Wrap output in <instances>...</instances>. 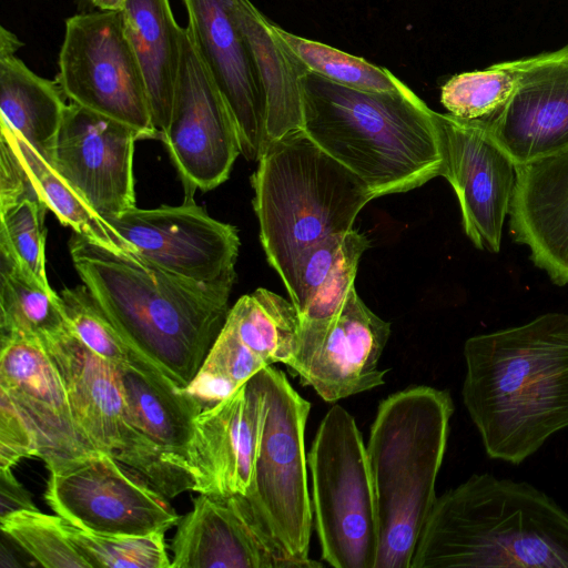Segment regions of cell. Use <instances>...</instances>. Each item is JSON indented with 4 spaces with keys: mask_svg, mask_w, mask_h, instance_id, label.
Segmentation results:
<instances>
[{
    "mask_svg": "<svg viewBox=\"0 0 568 568\" xmlns=\"http://www.w3.org/2000/svg\"><path fill=\"white\" fill-rule=\"evenodd\" d=\"M464 357L463 402L490 458L520 464L568 427V314L469 337Z\"/></svg>",
    "mask_w": 568,
    "mask_h": 568,
    "instance_id": "cell-1",
    "label": "cell"
},
{
    "mask_svg": "<svg viewBox=\"0 0 568 568\" xmlns=\"http://www.w3.org/2000/svg\"><path fill=\"white\" fill-rule=\"evenodd\" d=\"M69 251L83 284L128 345L184 388L224 325L235 281L184 278L78 233Z\"/></svg>",
    "mask_w": 568,
    "mask_h": 568,
    "instance_id": "cell-2",
    "label": "cell"
},
{
    "mask_svg": "<svg viewBox=\"0 0 568 568\" xmlns=\"http://www.w3.org/2000/svg\"><path fill=\"white\" fill-rule=\"evenodd\" d=\"M303 130L374 197L414 190L445 173L437 112L405 83L371 92L308 72Z\"/></svg>",
    "mask_w": 568,
    "mask_h": 568,
    "instance_id": "cell-3",
    "label": "cell"
},
{
    "mask_svg": "<svg viewBox=\"0 0 568 568\" xmlns=\"http://www.w3.org/2000/svg\"><path fill=\"white\" fill-rule=\"evenodd\" d=\"M568 568V514L526 481L475 474L436 498L410 568Z\"/></svg>",
    "mask_w": 568,
    "mask_h": 568,
    "instance_id": "cell-4",
    "label": "cell"
},
{
    "mask_svg": "<svg viewBox=\"0 0 568 568\" xmlns=\"http://www.w3.org/2000/svg\"><path fill=\"white\" fill-rule=\"evenodd\" d=\"M454 404L448 392L414 386L383 399L366 445L378 526L375 568H410L436 501Z\"/></svg>",
    "mask_w": 568,
    "mask_h": 568,
    "instance_id": "cell-5",
    "label": "cell"
},
{
    "mask_svg": "<svg viewBox=\"0 0 568 568\" xmlns=\"http://www.w3.org/2000/svg\"><path fill=\"white\" fill-rule=\"evenodd\" d=\"M257 164L251 182L260 240L290 294L300 255L326 237L353 230L358 213L375 197L304 130L268 142Z\"/></svg>",
    "mask_w": 568,
    "mask_h": 568,
    "instance_id": "cell-6",
    "label": "cell"
},
{
    "mask_svg": "<svg viewBox=\"0 0 568 568\" xmlns=\"http://www.w3.org/2000/svg\"><path fill=\"white\" fill-rule=\"evenodd\" d=\"M307 465L322 559L335 568H375L378 526L366 445L344 407L334 405L321 420Z\"/></svg>",
    "mask_w": 568,
    "mask_h": 568,
    "instance_id": "cell-7",
    "label": "cell"
},
{
    "mask_svg": "<svg viewBox=\"0 0 568 568\" xmlns=\"http://www.w3.org/2000/svg\"><path fill=\"white\" fill-rule=\"evenodd\" d=\"M256 375L263 392L264 416L246 497L287 556L304 568L321 567L322 564L308 558L313 511L304 435L311 404L272 365Z\"/></svg>",
    "mask_w": 568,
    "mask_h": 568,
    "instance_id": "cell-8",
    "label": "cell"
},
{
    "mask_svg": "<svg viewBox=\"0 0 568 568\" xmlns=\"http://www.w3.org/2000/svg\"><path fill=\"white\" fill-rule=\"evenodd\" d=\"M57 81L72 103L159 139L146 85L121 11L98 10L65 20Z\"/></svg>",
    "mask_w": 568,
    "mask_h": 568,
    "instance_id": "cell-9",
    "label": "cell"
},
{
    "mask_svg": "<svg viewBox=\"0 0 568 568\" xmlns=\"http://www.w3.org/2000/svg\"><path fill=\"white\" fill-rule=\"evenodd\" d=\"M44 499L72 525L95 534L142 536L165 532L181 516L140 474L103 452L44 463Z\"/></svg>",
    "mask_w": 568,
    "mask_h": 568,
    "instance_id": "cell-10",
    "label": "cell"
},
{
    "mask_svg": "<svg viewBox=\"0 0 568 568\" xmlns=\"http://www.w3.org/2000/svg\"><path fill=\"white\" fill-rule=\"evenodd\" d=\"M165 144L184 187V199L225 182L241 153L234 116L186 28Z\"/></svg>",
    "mask_w": 568,
    "mask_h": 568,
    "instance_id": "cell-11",
    "label": "cell"
},
{
    "mask_svg": "<svg viewBox=\"0 0 568 568\" xmlns=\"http://www.w3.org/2000/svg\"><path fill=\"white\" fill-rule=\"evenodd\" d=\"M144 261L200 283L235 281L240 237L194 200L103 217Z\"/></svg>",
    "mask_w": 568,
    "mask_h": 568,
    "instance_id": "cell-12",
    "label": "cell"
},
{
    "mask_svg": "<svg viewBox=\"0 0 568 568\" xmlns=\"http://www.w3.org/2000/svg\"><path fill=\"white\" fill-rule=\"evenodd\" d=\"M390 324L372 312L351 290L329 322L302 324L291 368L304 386L327 403L371 390L385 383L379 359Z\"/></svg>",
    "mask_w": 568,
    "mask_h": 568,
    "instance_id": "cell-13",
    "label": "cell"
},
{
    "mask_svg": "<svg viewBox=\"0 0 568 568\" xmlns=\"http://www.w3.org/2000/svg\"><path fill=\"white\" fill-rule=\"evenodd\" d=\"M445 156L467 237L478 250L499 253L515 192L517 165L481 121L437 113Z\"/></svg>",
    "mask_w": 568,
    "mask_h": 568,
    "instance_id": "cell-14",
    "label": "cell"
},
{
    "mask_svg": "<svg viewBox=\"0 0 568 568\" xmlns=\"http://www.w3.org/2000/svg\"><path fill=\"white\" fill-rule=\"evenodd\" d=\"M139 140L133 128L71 102L52 165L99 215L118 214L135 207L133 155Z\"/></svg>",
    "mask_w": 568,
    "mask_h": 568,
    "instance_id": "cell-15",
    "label": "cell"
},
{
    "mask_svg": "<svg viewBox=\"0 0 568 568\" xmlns=\"http://www.w3.org/2000/svg\"><path fill=\"white\" fill-rule=\"evenodd\" d=\"M263 416L257 375L197 414L185 454L193 491L209 496L250 494Z\"/></svg>",
    "mask_w": 568,
    "mask_h": 568,
    "instance_id": "cell-16",
    "label": "cell"
},
{
    "mask_svg": "<svg viewBox=\"0 0 568 568\" xmlns=\"http://www.w3.org/2000/svg\"><path fill=\"white\" fill-rule=\"evenodd\" d=\"M170 548L173 568H304L278 547L243 495L200 494Z\"/></svg>",
    "mask_w": 568,
    "mask_h": 568,
    "instance_id": "cell-17",
    "label": "cell"
},
{
    "mask_svg": "<svg viewBox=\"0 0 568 568\" xmlns=\"http://www.w3.org/2000/svg\"><path fill=\"white\" fill-rule=\"evenodd\" d=\"M189 34L234 116L241 154L257 161L265 141L264 100L239 24L237 0H181Z\"/></svg>",
    "mask_w": 568,
    "mask_h": 568,
    "instance_id": "cell-18",
    "label": "cell"
},
{
    "mask_svg": "<svg viewBox=\"0 0 568 568\" xmlns=\"http://www.w3.org/2000/svg\"><path fill=\"white\" fill-rule=\"evenodd\" d=\"M0 390L31 427L44 463L99 452L78 425L61 375L39 341L1 338Z\"/></svg>",
    "mask_w": 568,
    "mask_h": 568,
    "instance_id": "cell-19",
    "label": "cell"
},
{
    "mask_svg": "<svg viewBox=\"0 0 568 568\" xmlns=\"http://www.w3.org/2000/svg\"><path fill=\"white\" fill-rule=\"evenodd\" d=\"M55 364L74 418L89 442L128 465L141 443L130 424L119 369L90 349L70 324L39 341Z\"/></svg>",
    "mask_w": 568,
    "mask_h": 568,
    "instance_id": "cell-20",
    "label": "cell"
},
{
    "mask_svg": "<svg viewBox=\"0 0 568 568\" xmlns=\"http://www.w3.org/2000/svg\"><path fill=\"white\" fill-rule=\"evenodd\" d=\"M516 165L568 148V45L521 59L517 88L484 122Z\"/></svg>",
    "mask_w": 568,
    "mask_h": 568,
    "instance_id": "cell-21",
    "label": "cell"
},
{
    "mask_svg": "<svg viewBox=\"0 0 568 568\" xmlns=\"http://www.w3.org/2000/svg\"><path fill=\"white\" fill-rule=\"evenodd\" d=\"M131 426L146 450L144 478L161 490H173L193 481L185 464L193 422L204 409L166 375L135 367H116Z\"/></svg>",
    "mask_w": 568,
    "mask_h": 568,
    "instance_id": "cell-22",
    "label": "cell"
},
{
    "mask_svg": "<svg viewBox=\"0 0 568 568\" xmlns=\"http://www.w3.org/2000/svg\"><path fill=\"white\" fill-rule=\"evenodd\" d=\"M508 215L513 240L535 266L568 285V148L517 165Z\"/></svg>",
    "mask_w": 568,
    "mask_h": 568,
    "instance_id": "cell-23",
    "label": "cell"
},
{
    "mask_svg": "<svg viewBox=\"0 0 568 568\" xmlns=\"http://www.w3.org/2000/svg\"><path fill=\"white\" fill-rule=\"evenodd\" d=\"M235 13L264 100L265 146L303 130L304 84L310 71L280 38L275 23L250 0H237Z\"/></svg>",
    "mask_w": 568,
    "mask_h": 568,
    "instance_id": "cell-24",
    "label": "cell"
},
{
    "mask_svg": "<svg viewBox=\"0 0 568 568\" xmlns=\"http://www.w3.org/2000/svg\"><path fill=\"white\" fill-rule=\"evenodd\" d=\"M22 45L0 28V121L52 164L69 103L57 80L38 75L16 54Z\"/></svg>",
    "mask_w": 568,
    "mask_h": 568,
    "instance_id": "cell-25",
    "label": "cell"
},
{
    "mask_svg": "<svg viewBox=\"0 0 568 568\" xmlns=\"http://www.w3.org/2000/svg\"><path fill=\"white\" fill-rule=\"evenodd\" d=\"M128 40L142 71L159 139L166 130L182 58L183 28L169 0H124Z\"/></svg>",
    "mask_w": 568,
    "mask_h": 568,
    "instance_id": "cell-26",
    "label": "cell"
},
{
    "mask_svg": "<svg viewBox=\"0 0 568 568\" xmlns=\"http://www.w3.org/2000/svg\"><path fill=\"white\" fill-rule=\"evenodd\" d=\"M0 134L13 146L39 197L63 225L108 248L135 253L133 246L90 206L54 166L3 121H0Z\"/></svg>",
    "mask_w": 568,
    "mask_h": 568,
    "instance_id": "cell-27",
    "label": "cell"
},
{
    "mask_svg": "<svg viewBox=\"0 0 568 568\" xmlns=\"http://www.w3.org/2000/svg\"><path fill=\"white\" fill-rule=\"evenodd\" d=\"M69 326L60 295L0 251V338L41 341Z\"/></svg>",
    "mask_w": 568,
    "mask_h": 568,
    "instance_id": "cell-28",
    "label": "cell"
},
{
    "mask_svg": "<svg viewBox=\"0 0 568 568\" xmlns=\"http://www.w3.org/2000/svg\"><path fill=\"white\" fill-rule=\"evenodd\" d=\"M225 322L239 339L266 366L294 361L301 317L292 302L266 288L241 296L230 308Z\"/></svg>",
    "mask_w": 568,
    "mask_h": 568,
    "instance_id": "cell-29",
    "label": "cell"
},
{
    "mask_svg": "<svg viewBox=\"0 0 568 568\" xmlns=\"http://www.w3.org/2000/svg\"><path fill=\"white\" fill-rule=\"evenodd\" d=\"M520 72L521 59L456 74L442 87L440 102L456 118L488 122L510 100Z\"/></svg>",
    "mask_w": 568,
    "mask_h": 568,
    "instance_id": "cell-30",
    "label": "cell"
},
{
    "mask_svg": "<svg viewBox=\"0 0 568 568\" xmlns=\"http://www.w3.org/2000/svg\"><path fill=\"white\" fill-rule=\"evenodd\" d=\"M275 30L310 72L329 81L371 92L394 91L404 83L387 69L363 58L295 36L276 24Z\"/></svg>",
    "mask_w": 568,
    "mask_h": 568,
    "instance_id": "cell-31",
    "label": "cell"
},
{
    "mask_svg": "<svg viewBox=\"0 0 568 568\" xmlns=\"http://www.w3.org/2000/svg\"><path fill=\"white\" fill-rule=\"evenodd\" d=\"M59 295L72 329L99 356L116 367L163 373L128 345L84 284L64 288Z\"/></svg>",
    "mask_w": 568,
    "mask_h": 568,
    "instance_id": "cell-32",
    "label": "cell"
},
{
    "mask_svg": "<svg viewBox=\"0 0 568 568\" xmlns=\"http://www.w3.org/2000/svg\"><path fill=\"white\" fill-rule=\"evenodd\" d=\"M62 519L68 538L91 568H169L164 534L114 536L83 530Z\"/></svg>",
    "mask_w": 568,
    "mask_h": 568,
    "instance_id": "cell-33",
    "label": "cell"
},
{
    "mask_svg": "<svg viewBox=\"0 0 568 568\" xmlns=\"http://www.w3.org/2000/svg\"><path fill=\"white\" fill-rule=\"evenodd\" d=\"M0 527L40 566L45 568H91L68 538L60 516L39 509H22L0 516Z\"/></svg>",
    "mask_w": 568,
    "mask_h": 568,
    "instance_id": "cell-34",
    "label": "cell"
},
{
    "mask_svg": "<svg viewBox=\"0 0 568 568\" xmlns=\"http://www.w3.org/2000/svg\"><path fill=\"white\" fill-rule=\"evenodd\" d=\"M47 211L43 205L28 199L0 209V251L13 257L40 283L50 286L43 227Z\"/></svg>",
    "mask_w": 568,
    "mask_h": 568,
    "instance_id": "cell-35",
    "label": "cell"
},
{
    "mask_svg": "<svg viewBox=\"0 0 568 568\" xmlns=\"http://www.w3.org/2000/svg\"><path fill=\"white\" fill-rule=\"evenodd\" d=\"M355 230L335 234L305 250L294 267L293 290L288 294L298 315L337 264Z\"/></svg>",
    "mask_w": 568,
    "mask_h": 568,
    "instance_id": "cell-36",
    "label": "cell"
},
{
    "mask_svg": "<svg viewBox=\"0 0 568 568\" xmlns=\"http://www.w3.org/2000/svg\"><path fill=\"white\" fill-rule=\"evenodd\" d=\"M264 367H267L265 363L224 322L200 369L221 375L241 386Z\"/></svg>",
    "mask_w": 568,
    "mask_h": 568,
    "instance_id": "cell-37",
    "label": "cell"
},
{
    "mask_svg": "<svg viewBox=\"0 0 568 568\" xmlns=\"http://www.w3.org/2000/svg\"><path fill=\"white\" fill-rule=\"evenodd\" d=\"M38 456L31 427L11 398L0 390V469H12L21 459Z\"/></svg>",
    "mask_w": 568,
    "mask_h": 568,
    "instance_id": "cell-38",
    "label": "cell"
},
{
    "mask_svg": "<svg viewBox=\"0 0 568 568\" xmlns=\"http://www.w3.org/2000/svg\"><path fill=\"white\" fill-rule=\"evenodd\" d=\"M0 516L22 509H38L30 493L18 481L12 469H0Z\"/></svg>",
    "mask_w": 568,
    "mask_h": 568,
    "instance_id": "cell-39",
    "label": "cell"
},
{
    "mask_svg": "<svg viewBox=\"0 0 568 568\" xmlns=\"http://www.w3.org/2000/svg\"><path fill=\"white\" fill-rule=\"evenodd\" d=\"M98 10L120 11L124 0H89Z\"/></svg>",
    "mask_w": 568,
    "mask_h": 568,
    "instance_id": "cell-40",
    "label": "cell"
},
{
    "mask_svg": "<svg viewBox=\"0 0 568 568\" xmlns=\"http://www.w3.org/2000/svg\"><path fill=\"white\" fill-rule=\"evenodd\" d=\"M568 45V44H567Z\"/></svg>",
    "mask_w": 568,
    "mask_h": 568,
    "instance_id": "cell-41",
    "label": "cell"
}]
</instances>
